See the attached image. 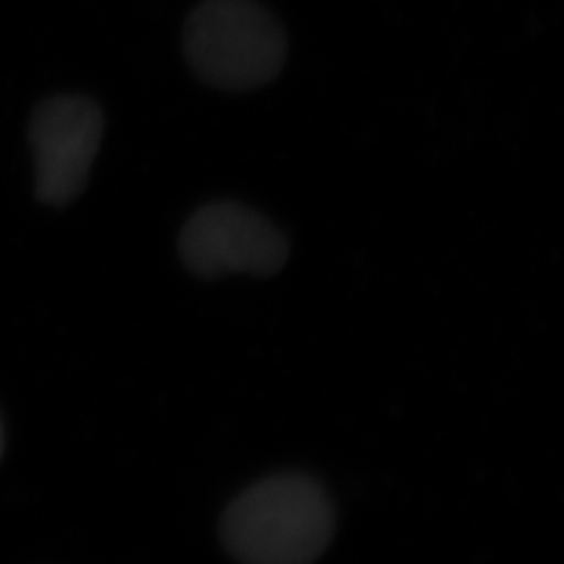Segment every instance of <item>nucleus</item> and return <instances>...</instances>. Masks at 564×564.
I'll return each instance as SVG.
<instances>
[{
    "mask_svg": "<svg viewBox=\"0 0 564 564\" xmlns=\"http://www.w3.org/2000/svg\"><path fill=\"white\" fill-rule=\"evenodd\" d=\"M2 449H4V429H2V419H0V456H2Z\"/></svg>",
    "mask_w": 564,
    "mask_h": 564,
    "instance_id": "5",
    "label": "nucleus"
},
{
    "mask_svg": "<svg viewBox=\"0 0 564 564\" xmlns=\"http://www.w3.org/2000/svg\"><path fill=\"white\" fill-rule=\"evenodd\" d=\"M182 48L197 78L224 90H251L281 74L286 36L253 0H205L186 20Z\"/></svg>",
    "mask_w": 564,
    "mask_h": 564,
    "instance_id": "2",
    "label": "nucleus"
},
{
    "mask_svg": "<svg viewBox=\"0 0 564 564\" xmlns=\"http://www.w3.org/2000/svg\"><path fill=\"white\" fill-rule=\"evenodd\" d=\"M101 109L88 97L59 95L36 107L30 142L36 165V197L67 205L80 197L101 149Z\"/></svg>",
    "mask_w": 564,
    "mask_h": 564,
    "instance_id": "4",
    "label": "nucleus"
},
{
    "mask_svg": "<svg viewBox=\"0 0 564 564\" xmlns=\"http://www.w3.org/2000/svg\"><path fill=\"white\" fill-rule=\"evenodd\" d=\"M184 265L203 279L226 274L270 276L289 258V241L265 216L241 203L203 205L182 228Z\"/></svg>",
    "mask_w": 564,
    "mask_h": 564,
    "instance_id": "3",
    "label": "nucleus"
},
{
    "mask_svg": "<svg viewBox=\"0 0 564 564\" xmlns=\"http://www.w3.org/2000/svg\"><path fill=\"white\" fill-rule=\"evenodd\" d=\"M335 512L323 485L305 475H274L226 508L220 533L241 564H312L333 540Z\"/></svg>",
    "mask_w": 564,
    "mask_h": 564,
    "instance_id": "1",
    "label": "nucleus"
}]
</instances>
